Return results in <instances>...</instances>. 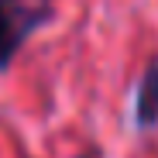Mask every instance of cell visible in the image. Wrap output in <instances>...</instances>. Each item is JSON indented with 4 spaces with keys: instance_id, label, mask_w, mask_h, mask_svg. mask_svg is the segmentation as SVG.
Here are the masks:
<instances>
[{
    "instance_id": "obj_1",
    "label": "cell",
    "mask_w": 158,
    "mask_h": 158,
    "mask_svg": "<svg viewBox=\"0 0 158 158\" xmlns=\"http://www.w3.org/2000/svg\"><path fill=\"white\" fill-rule=\"evenodd\" d=\"M52 21L55 0H0V72H7L24 41Z\"/></svg>"
},
{
    "instance_id": "obj_2",
    "label": "cell",
    "mask_w": 158,
    "mask_h": 158,
    "mask_svg": "<svg viewBox=\"0 0 158 158\" xmlns=\"http://www.w3.org/2000/svg\"><path fill=\"white\" fill-rule=\"evenodd\" d=\"M134 124L141 131H151L158 124V62H151L138 83V100H134Z\"/></svg>"
}]
</instances>
